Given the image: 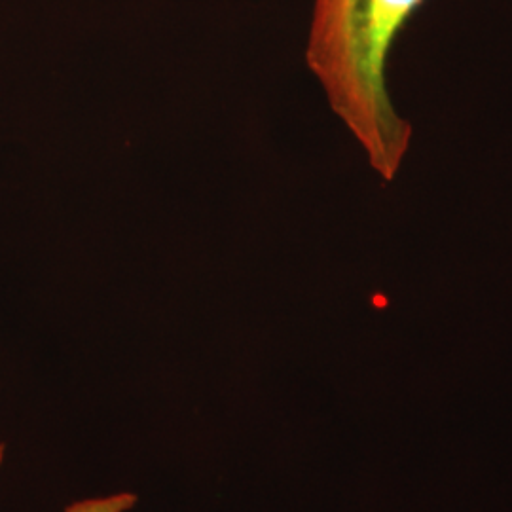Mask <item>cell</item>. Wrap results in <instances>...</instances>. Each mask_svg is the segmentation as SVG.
<instances>
[{
	"label": "cell",
	"instance_id": "cell-1",
	"mask_svg": "<svg viewBox=\"0 0 512 512\" xmlns=\"http://www.w3.org/2000/svg\"><path fill=\"white\" fill-rule=\"evenodd\" d=\"M423 0H315L306 61L330 109L391 183L406 158L412 126L387 92V57Z\"/></svg>",
	"mask_w": 512,
	"mask_h": 512
},
{
	"label": "cell",
	"instance_id": "cell-2",
	"mask_svg": "<svg viewBox=\"0 0 512 512\" xmlns=\"http://www.w3.org/2000/svg\"><path fill=\"white\" fill-rule=\"evenodd\" d=\"M137 503L135 494H116L76 501L65 512H126Z\"/></svg>",
	"mask_w": 512,
	"mask_h": 512
},
{
	"label": "cell",
	"instance_id": "cell-3",
	"mask_svg": "<svg viewBox=\"0 0 512 512\" xmlns=\"http://www.w3.org/2000/svg\"><path fill=\"white\" fill-rule=\"evenodd\" d=\"M4 456H6V446L0 442V467H2V463H4Z\"/></svg>",
	"mask_w": 512,
	"mask_h": 512
}]
</instances>
